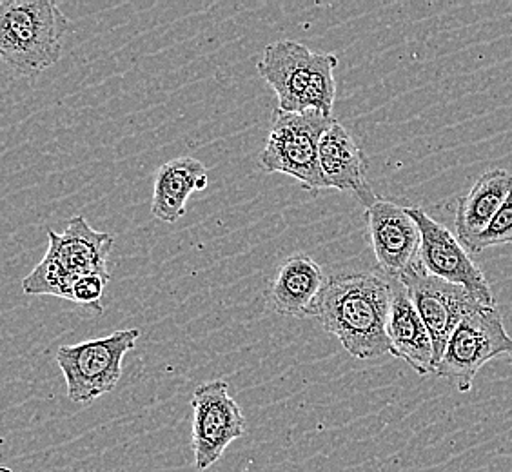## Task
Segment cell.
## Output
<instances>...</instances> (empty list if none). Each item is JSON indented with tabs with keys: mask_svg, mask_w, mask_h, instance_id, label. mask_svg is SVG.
Masks as SVG:
<instances>
[{
	"mask_svg": "<svg viewBox=\"0 0 512 472\" xmlns=\"http://www.w3.org/2000/svg\"><path fill=\"white\" fill-rule=\"evenodd\" d=\"M409 215L420 227L422 247L420 262L431 275L454 286H462L483 305H496L493 289L482 269L476 266L458 236L444 224L429 217L422 207H407Z\"/></svg>",
	"mask_w": 512,
	"mask_h": 472,
	"instance_id": "9",
	"label": "cell"
},
{
	"mask_svg": "<svg viewBox=\"0 0 512 472\" xmlns=\"http://www.w3.org/2000/svg\"><path fill=\"white\" fill-rule=\"evenodd\" d=\"M68 30V17L53 0L0 2V57L19 75L55 66Z\"/></svg>",
	"mask_w": 512,
	"mask_h": 472,
	"instance_id": "3",
	"label": "cell"
},
{
	"mask_svg": "<svg viewBox=\"0 0 512 472\" xmlns=\"http://www.w3.org/2000/svg\"><path fill=\"white\" fill-rule=\"evenodd\" d=\"M336 66L338 59L333 53L309 50L296 40H278L267 44L256 69L275 91L280 111H318L331 118L336 99Z\"/></svg>",
	"mask_w": 512,
	"mask_h": 472,
	"instance_id": "2",
	"label": "cell"
},
{
	"mask_svg": "<svg viewBox=\"0 0 512 472\" xmlns=\"http://www.w3.org/2000/svg\"><path fill=\"white\" fill-rule=\"evenodd\" d=\"M391 296L393 278L382 271L335 276L327 280L318 300L316 320L351 356L373 360L391 351Z\"/></svg>",
	"mask_w": 512,
	"mask_h": 472,
	"instance_id": "1",
	"label": "cell"
},
{
	"mask_svg": "<svg viewBox=\"0 0 512 472\" xmlns=\"http://www.w3.org/2000/svg\"><path fill=\"white\" fill-rule=\"evenodd\" d=\"M505 244H512V191L502 209L498 211V215L494 217L491 226L487 227L485 233L474 242L469 253L478 255L487 247L505 246Z\"/></svg>",
	"mask_w": 512,
	"mask_h": 472,
	"instance_id": "17",
	"label": "cell"
},
{
	"mask_svg": "<svg viewBox=\"0 0 512 472\" xmlns=\"http://www.w3.org/2000/svg\"><path fill=\"white\" fill-rule=\"evenodd\" d=\"M140 335V329H120L104 338L59 347L55 360L64 374L69 400L93 404L113 391L122 378L124 356L135 349Z\"/></svg>",
	"mask_w": 512,
	"mask_h": 472,
	"instance_id": "5",
	"label": "cell"
},
{
	"mask_svg": "<svg viewBox=\"0 0 512 472\" xmlns=\"http://www.w3.org/2000/svg\"><path fill=\"white\" fill-rule=\"evenodd\" d=\"M191 409L195 467L198 471H207L224 456L231 443L246 434V418L237 400L229 394L226 380L198 385L191 396Z\"/></svg>",
	"mask_w": 512,
	"mask_h": 472,
	"instance_id": "7",
	"label": "cell"
},
{
	"mask_svg": "<svg viewBox=\"0 0 512 472\" xmlns=\"http://www.w3.org/2000/svg\"><path fill=\"white\" fill-rule=\"evenodd\" d=\"M327 278L311 256H289L271 284L269 300L278 315L316 318V307Z\"/></svg>",
	"mask_w": 512,
	"mask_h": 472,
	"instance_id": "14",
	"label": "cell"
},
{
	"mask_svg": "<svg viewBox=\"0 0 512 472\" xmlns=\"http://www.w3.org/2000/svg\"><path fill=\"white\" fill-rule=\"evenodd\" d=\"M46 255L55 260L60 271L75 286L84 276H108V256L115 244V236L102 233L89 226L86 218H71L66 229L57 233L48 229Z\"/></svg>",
	"mask_w": 512,
	"mask_h": 472,
	"instance_id": "11",
	"label": "cell"
},
{
	"mask_svg": "<svg viewBox=\"0 0 512 472\" xmlns=\"http://www.w3.org/2000/svg\"><path fill=\"white\" fill-rule=\"evenodd\" d=\"M209 186L207 169L193 157L173 158L160 166L153 186L151 215L173 224L186 215V204L195 191Z\"/></svg>",
	"mask_w": 512,
	"mask_h": 472,
	"instance_id": "16",
	"label": "cell"
},
{
	"mask_svg": "<svg viewBox=\"0 0 512 472\" xmlns=\"http://www.w3.org/2000/svg\"><path fill=\"white\" fill-rule=\"evenodd\" d=\"M387 336L391 344L389 354L404 360L420 376L434 373L436 360L433 340L411 296L398 278H393Z\"/></svg>",
	"mask_w": 512,
	"mask_h": 472,
	"instance_id": "13",
	"label": "cell"
},
{
	"mask_svg": "<svg viewBox=\"0 0 512 472\" xmlns=\"http://www.w3.org/2000/svg\"><path fill=\"white\" fill-rule=\"evenodd\" d=\"M335 118L318 111L286 113L276 109L266 146L260 151L264 173H282L309 191L327 189L320 169V142Z\"/></svg>",
	"mask_w": 512,
	"mask_h": 472,
	"instance_id": "4",
	"label": "cell"
},
{
	"mask_svg": "<svg viewBox=\"0 0 512 472\" xmlns=\"http://www.w3.org/2000/svg\"><path fill=\"white\" fill-rule=\"evenodd\" d=\"M108 276L91 275L84 276L75 282L73 293H71V302L86 309H93L95 313H102V296L104 289L108 286Z\"/></svg>",
	"mask_w": 512,
	"mask_h": 472,
	"instance_id": "18",
	"label": "cell"
},
{
	"mask_svg": "<svg viewBox=\"0 0 512 472\" xmlns=\"http://www.w3.org/2000/svg\"><path fill=\"white\" fill-rule=\"evenodd\" d=\"M398 280L404 284L431 335L434 360L438 367L454 331L480 302L465 287L454 286L431 275L420 260L409 267Z\"/></svg>",
	"mask_w": 512,
	"mask_h": 472,
	"instance_id": "8",
	"label": "cell"
},
{
	"mask_svg": "<svg viewBox=\"0 0 512 472\" xmlns=\"http://www.w3.org/2000/svg\"><path fill=\"white\" fill-rule=\"evenodd\" d=\"M365 218L380 271L391 278H400L420 260V227L407 207L382 198L365 209Z\"/></svg>",
	"mask_w": 512,
	"mask_h": 472,
	"instance_id": "10",
	"label": "cell"
},
{
	"mask_svg": "<svg viewBox=\"0 0 512 472\" xmlns=\"http://www.w3.org/2000/svg\"><path fill=\"white\" fill-rule=\"evenodd\" d=\"M500 356L512 360V336L494 305L478 304L454 331L434 373L458 393H469L483 365Z\"/></svg>",
	"mask_w": 512,
	"mask_h": 472,
	"instance_id": "6",
	"label": "cell"
},
{
	"mask_svg": "<svg viewBox=\"0 0 512 472\" xmlns=\"http://www.w3.org/2000/svg\"><path fill=\"white\" fill-rule=\"evenodd\" d=\"M320 169L327 189L353 193L365 209L378 197L367 182V160L353 133L338 120L325 131L320 142Z\"/></svg>",
	"mask_w": 512,
	"mask_h": 472,
	"instance_id": "12",
	"label": "cell"
},
{
	"mask_svg": "<svg viewBox=\"0 0 512 472\" xmlns=\"http://www.w3.org/2000/svg\"><path fill=\"white\" fill-rule=\"evenodd\" d=\"M512 191V173L505 169L485 171L474 182L467 195L458 200L454 227L456 236L467 251H471L474 242L491 226L494 217L502 209Z\"/></svg>",
	"mask_w": 512,
	"mask_h": 472,
	"instance_id": "15",
	"label": "cell"
}]
</instances>
